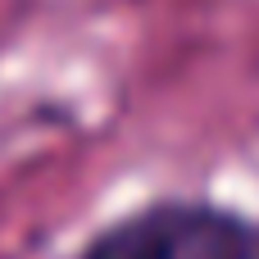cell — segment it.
Instances as JSON below:
<instances>
[{
	"label": "cell",
	"mask_w": 259,
	"mask_h": 259,
	"mask_svg": "<svg viewBox=\"0 0 259 259\" xmlns=\"http://www.w3.org/2000/svg\"><path fill=\"white\" fill-rule=\"evenodd\" d=\"M68 259H259V219L214 200H150Z\"/></svg>",
	"instance_id": "obj_1"
}]
</instances>
